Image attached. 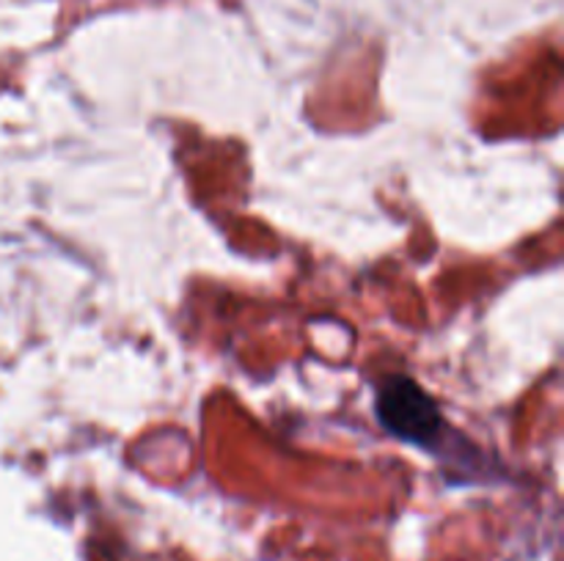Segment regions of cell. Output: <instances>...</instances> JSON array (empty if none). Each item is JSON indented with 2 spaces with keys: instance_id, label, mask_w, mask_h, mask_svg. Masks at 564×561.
Returning <instances> with one entry per match:
<instances>
[{
  "instance_id": "1",
  "label": "cell",
  "mask_w": 564,
  "mask_h": 561,
  "mask_svg": "<svg viewBox=\"0 0 564 561\" xmlns=\"http://www.w3.org/2000/svg\"><path fill=\"white\" fill-rule=\"evenodd\" d=\"M378 416L391 435L411 440V443L433 446V440L438 438V407L408 377H391L380 388Z\"/></svg>"
}]
</instances>
